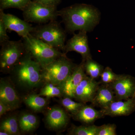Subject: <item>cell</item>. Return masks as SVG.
<instances>
[{
	"label": "cell",
	"instance_id": "6da1fadb",
	"mask_svg": "<svg viewBox=\"0 0 135 135\" xmlns=\"http://www.w3.org/2000/svg\"><path fill=\"white\" fill-rule=\"evenodd\" d=\"M65 26L66 31L74 33L75 31H92L101 20V14L95 6L77 3L58 11Z\"/></svg>",
	"mask_w": 135,
	"mask_h": 135
},
{
	"label": "cell",
	"instance_id": "7a4b0ae2",
	"mask_svg": "<svg viewBox=\"0 0 135 135\" xmlns=\"http://www.w3.org/2000/svg\"><path fill=\"white\" fill-rule=\"evenodd\" d=\"M10 73L17 84L26 89L35 88L43 81L41 66L26 51Z\"/></svg>",
	"mask_w": 135,
	"mask_h": 135
},
{
	"label": "cell",
	"instance_id": "3957f363",
	"mask_svg": "<svg viewBox=\"0 0 135 135\" xmlns=\"http://www.w3.org/2000/svg\"><path fill=\"white\" fill-rule=\"evenodd\" d=\"M26 51L38 62L42 68L61 56L66 55L31 34L22 38Z\"/></svg>",
	"mask_w": 135,
	"mask_h": 135
},
{
	"label": "cell",
	"instance_id": "277c9868",
	"mask_svg": "<svg viewBox=\"0 0 135 135\" xmlns=\"http://www.w3.org/2000/svg\"><path fill=\"white\" fill-rule=\"evenodd\" d=\"M66 32L59 22L55 20L34 27L31 33L33 36L50 46L64 52Z\"/></svg>",
	"mask_w": 135,
	"mask_h": 135
},
{
	"label": "cell",
	"instance_id": "5b68a950",
	"mask_svg": "<svg viewBox=\"0 0 135 135\" xmlns=\"http://www.w3.org/2000/svg\"><path fill=\"white\" fill-rule=\"evenodd\" d=\"M76 65L66 55L61 56L42 68L43 81L59 85L71 74Z\"/></svg>",
	"mask_w": 135,
	"mask_h": 135
},
{
	"label": "cell",
	"instance_id": "8992f818",
	"mask_svg": "<svg viewBox=\"0 0 135 135\" xmlns=\"http://www.w3.org/2000/svg\"><path fill=\"white\" fill-rule=\"evenodd\" d=\"M1 46V71L5 73H10L25 53L23 42L22 40H9Z\"/></svg>",
	"mask_w": 135,
	"mask_h": 135
},
{
	"label": "cell",
	"instance_id": "52a82bcc",
	"mask_svg": "<svg viewBox=\"0 0 135 135\" xmlns=\"http://www.w3.org/2000/svg\"><path fill=\"white\" fill-rule=\"evenodd\" d=\"M25 21L43 24L55 20L59 16L57 7L44 5L32 0L23 11Z\"/></svg>",
	"mask_w": 135,
	"mask_h": 135
},
{
	"label": "cell",
	"instance_id": "ba28073f",
	"mask_svg": "<svg viewBox=\"0 0 135 135\" xmlns=\"http://www.w3.org/2000/svg\"><path fill=\"white\" fill-rule=\"evenodd\" d=\"M110 85L116 100H127L135 97V81L130 75L119 74L116 80Z\"/></svg>",
	"mask_w": 135,
	"mask_h": 135
},
{
	"label": "cell",
	"instance_id": "9c48e42d",
	"mask_svg": "<svg viewBox=\"0 0 135 135\" xmlns=\"http://www.w3.org/2000/svg\"><path fill=\"white\" fill-rule=\"evenodd\" d=\"M87 33L85 31H80L77 34L74 33L66 43L63 53L66 54L70 51H75L81 55L83 60L92 58Z\"/></svg>",
	"mask_w": 135,
	"mask_h": 135
},
{
	"label": "cell",
	"instance_id": "30bf717a",
	"mask_svg": "<svg viewBox=\"0 0 135 135\" xmlns=\"http://www.w3.org/2000/svg\"><path fill=\"white\" fill-rule=\"evenodd\" d=\"M101 83L86 75L76 88L74 99L85 104L91 103Z\"/></svg>",
	"mask_w": 135,
	"mask_h": 135
},
{
	"label": "cell",
	"instance_id": "8fae6325",
	"mask_svg": "<svg viewBox=\"0 0 135 135\" xmlns=\"http://www.w3.org/2000/svg\"><path fill=\"white\" fill-rule=\"evenodd\" d=\"M0 20L7 30L16 32L22 38L29 35L34 29L33 27L28 22L20 19L15 15L6 14L2 9H0Z\"/></svg>",
	"mask_w": 135,
	"mask_h": 135
},
{
	"label": "cell",
	"instance_id": "7c38bea8",
	"mask_svg": "<svg viewBox=\"0 0 135 135\" xmlns=\"http://www.w3.org/2000/svg\"><path fill=\"white\" fill-rule=\"evenodd\" d=\"M86 75L84 68V61L77 65L72 73L58 86L62 91L64 97L74 98V93L77 86Z\"/></svg>",
	"mask_w": 135,
	"mask_h": 135
},
{
	"label": "cell",
	"instance_id": "4fadbf2b",
	"mask_svg": "<svg viewBox=\"0 0 135 135\" xmlns=\"http://www.w3.org/2000/svg\"><path fill=\"white\" fill-rule=\"evenodd\" d=\"M135 109V97L125 100H116L105 108L101 109L104 116H126Z\"/></svg>",
	"mask_w": 135,
	"mask_h": 135
},
{
	"label": "cell",
	"instance_id": "5bb4252c",
	"mask_svg": "<svg viewBox=\"0 0 135 135\" xmlns=\"http://www.w3.org/2000/svg\"><path fill=\"white\" fill-rule=\"evenodd\" d=\"M0 101L10 108L11 110L18 108L20 100L13 85L8 80H0Z\"/></svg>",
	"mask_w": 135,
	"mask_h": 135
},
{
	"label": "cell",
	"instance_id": "9a60e30c",
	"mask_svg": "<svg viewBox=\"0 0 135 135\" xmlns=\"http://www.w3.org/2000/svg\"><path fill=\"white\" fill-rule=\"evenodd\" d=\"M115 94L110 85L101 83L92 102V105L104 109L116 101Z\"/></svg>",
	"mask_w": 135,
	"mask_h": 135
},
{
	"label": "cell",
	"instance_id": "2e32d148",
	"mask_svg": "<svg viewBox=\"0 0 135 135\" xmlns=\"http://www.w3.org/2000/svg\"><path fill=\"white\" fill-rule=\"evenodd\" d=\"M67 114L63 109L55 107L49 109L46 116L48 126L52 129L58 130L65 127L68 123Z\"/></svg>",
	"mask_w": 135,
	"mask_h": 135
},
{
	"label": "cell",
	"instance_id": "e0dca14e",
	"mask_svg": "<svg viewBox=\"0 0 135 135\" xmlns=\"http://www.w3.org/2000/svg\"><path fill=\"white\" fill-rule=\"evenodd\" d=\"M74 119L82 123L91 124L98 119L103 118L102 112L94 109L93 106L85 105L74 115Z\"/></svg>",
	"mask_w": 135,
	"mask_h": 135
},
{
	"label": "cell",
	"instance_id": "ac0fdd59",
	"mask_svg": "<svg viewBox=\"0 0 135 135\" xmlns=\"http://www.w3.org/2000/svg\"><path fill=\"white\" fill-rule=\"evenodd\" d=\"M18 119L19 129L24 133L32 132L38 125V118L32 113H24L20 114Z\"/></svg>",
	"mask_w": 135,
	"mask_h": 135
},
{
	"label": "cell",
	"instance_id": "d6986e66",
	"mask_svg": "<svg viewBox=\"0 0 135 135\" xmlns=\"http://www.w3.org/2000/svg\"><path fill=\"white\" fill-rule=\"evenodd\" d=\"M23 101L29 108L35 112H41L47 105V100L41 96L32 94L25 97Z\"/></svg>",
	"mask_w": 135,
	"mask_h": 135
},
{
	"label": "cell",
	"instance_id": "ffe728a7",
	"mask_svg": "<svg viewBox=\"0 0 135 135\" xmlns=\"http://www.w3.org/2000/svg\"><path fill=\"white\" fill-rule=\"evenodd\" d=\"M83 61L84 70L87 75L95 80L100 77L104 70L103 66L93 60L92 58Z\"/></svg>",
	"mask_w": 135,
	"mask_h": 135
},
{
	"label": "cell",
	"instance_id": "44dd1931",
	"mask_svg": "<svg viewBox=\"0 0 135 135\" xmlns=\"http://www.w3.org/2000/svg\"><path fill=\"white\" fill-rule=\"evenodd\" d=\"M0 131H5L10 135L19 134L18 119L15 115L9 116L1 121Z\"/></svg>",
	"mask_w": 135,
	"mask_h": 135
},
{
	"label": "cell",
	"instance_id": "7402d4cb",
	"mask_svg": "<svg viewBox=\"0 0 135 135\" xmlns=\"http://www.w3.org/2000/svg\"><path fill=\"white\" fill-rule=\"evenodd\" d=\"M39 95L47 98L64 97L62 89L58 85L50 83H46L44 86L41 90Z\"/></svg>",
	"mask_w": 135,
	"mask_h": 135
},
{
	"label": "cell",
	"instance_id": "603a6c76",
	"mask_svg": "<svg viewBox=\"0 0 135 135\" xmlns=\"http://www.w3.org/2000/svg\"><path fill=\"white\" fill-rule=\"evenodd\" d=\"M73 98L68 97H64L60 100L61 104L64 108L73 116H74L84 106L85 104L73 100Z\"/></svg>",
	"mask_w": 135,
	"mask_h": 135
},
{
	"label": "cell",
	"instance_id": "cb8c5ba5",
	"mask_svg": "<svg viewBox=\"0 0 135 135\" xmlns=\"http://www.w3.org/2000/svg\"><path fill=\"white\" fill-rule=\"evenodd\" d=\"M32 0H0V9L14 8L23 11Z\"/></svg>",
	"mask_w": 135,
	"mask_h": 135
},
{
	"label": "cell",
	"instance_id": "d4e9b609",
	"mask_svg": "<svg viewBox=\"0 0 135 135\" xmlns=\"http://www.w3.org/2000/svg\"><path fill=\"white\" fill-rule=\"evenodd\" d=\"M98 126L95 125L73 126L70 131V134L74 135H97Z\"/></svg>",
	"mask_w": 135,
	"mask_h": 135
},
{
	"label": "cell",
	"instance_id": "484cf974",
	"mask_svg": "<svg viewBox=\"0 0 135 135\" xmlns=\"http://www.w3.org/2000/svg\"><path fill=\"white\" fill-rule=\"evenodd\" d=\"M119 75V74H117L114 73L110 68L107 66L104 69L101 73L100 82L102 84H112L116 80Z\"/></svg>",
	"mask_w": 135,
	"mask_h": 135
},
{
	"label": "cell",
	"instance_id": "4316f807",
	"mask_svg": "<svg viewBox=\"0 0 135 135\" xmlns=\"http://www.w3.org/2000/svg\"><path fill=\"white\" fill-rule=\"evenodd\" d=\"M116 126L114 124H104L98 126L97 135H116Z\"/></svg>",
	"mask_w": 135,
	"mask_h": 135
},
{
	"label": "cell",
	"instance_id": "83f0119b",
	"mask_svg": "<svg viewBox=\"0 0 135 135\" xmlns=\"http://www.w3.org/2000/svg\"><path fill=\"white\" fill-rule=\"evenodd\" d=\"M6 28L3 22L0 20V44L1 45L9 40V37L7 34Z\"/></svg>",
	"mask_w": 135,
	"mask_h": 135
},
{
	"label": "cell",
	"instance_id": "f1b7e54d",
	"mask_svg": "<svg viewBox=\"0 0 135 135\" xmlns=\"http://www.w3.org/2000/svg\"><path fill=\"white\" fill-rule=\"evenodd\" d=\"M42 4L50 6V7H57V5L60 3L62 0H33Z\"/></svg>",
	"mask_w": 135,
	"mask_h": 135
},
{
	"label": "cell",
	"instance_id": "f546056e",
	"mask_svg": "<svg viewBox=\"0 0 135 135\" xmlns=\"http://www.w3.org/2000/svg\"><path fill=\"white\" fill-rule=\"evenodd\" d=\"M11 110V109L8 106L4 104L2 101H0V116L1 117L7 113L8 112Z\"/></svg>",
	"mask_w": 135,
	"mask_h": 135
},
{
	"label": "cell",
	"instance_id": "4dcf8cb0",
	"mask_svg": "<svg viewBox=\"0 0 135 135\" xmlns=\"http://www.w3.org/2000/svg\"><path fill=\"white\" fill-rule=\"evenodd\" d=\"M0 135H10L8 133L5 131H0Z\"/></svg>",
	"mask_w": 135,
	"mask_h": 135
}]
</instances>
